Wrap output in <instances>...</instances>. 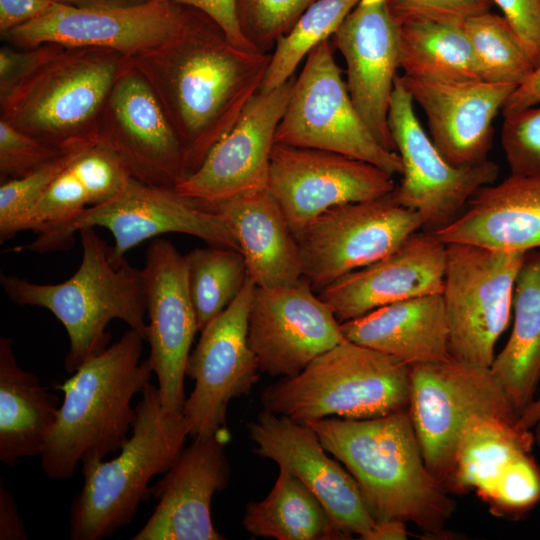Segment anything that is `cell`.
Returning a JSON list of instances; mask_svg holds the SVG:
<instances>
[{"instance_id": "obj_48", "label": "cell", "mask_w": 540, "mask_h": 540, "mask_svg": "<svg viewBox=\"0 0 540 540\" xmlns=\"http://www.w3.org/2000/svg\"><path fill=\"white\" fill-rule=\"evenodd\" d=\"M24 521L13 495L0 485V540H26Z\"/></svg>"}, {"instance_id": "obj_27", "label": "cell", "mask_w": 540, "mask_h": 540, "mask_svg": "<svg viewBox=\"0 0 540 540\" xmlns=\"http://www.w3.org/2000/svg\"><path fill=\"white\" fill-rule=\"evenodd\" d=\"M434 233L445 244L540 249V177L510 174L482 187L452 223Z\"/></svg>"}, {"instance_id": "obj_34", "label": "cell", "mask_w": 540, "mask_h": 540, "mask_svg": "<svg viewBox=\"0 0 540 540\" xmlns=\"http://www.w3.org/2000/svg\"><path fill=\"white\" fill-rule=\"evenodd\" d=\"M191 298L199 331L238 296L248 278L243 254L233 248L209 246L185 255Z\"/></svg>"}, {"instance_id": "obj_28", "label": "cell", "mask_w": 540, "mask_h": 540, "mask_svg": "<svg viewBox=\"0 0 540 540\" xmlns=\"http://www.w3.org/2000/svg\"><path fill=\"white\" fill-rule=\"evenodd\" d=\"M346 340L409 366L451 359L441 293L398 301L341 323Z\"/></svg>"}, {"instance_id": "obj_35", "label": "cell", "mask_w": 540, "mask_h": 540, "mask_svg": "<svg viewBox=\"0 0 540 540\" xmlns=\"http://www.w3.org/2000/svg\"><path fill=\"white\" fill-rule=\"evenodd\" d=\"M463 28L482 81L523 84L535 66L505 18L490 10L468 18Z\"/></svg>"}, {"instance_id": "obj_40", "label": "cell", "mask_w": 540, "mask_h": 540, "mask_svg": "<svg viewBox=\"0 0 540 540\" xmlns=\"http://www.w3.org/2000/svg\"><path fill=\"white\" fill-rule=\"evenodd\" d=\"M500 141L511 175L540 177V107L505 116Z\"/></svg>"}, {"instance_id": "obj_18", "label": "cell", "mask_w": 540, "mask_h": 540, "mask_svg": "<svg viewBox=\"0 0 540 540\" xmlns=\"http://www.w3.org/2000/svg\"><path fill=\"white\" fill-rule=\"evenodd\" d=\"M142 277L148 317L146 341L150 345L147 359L157 376L164 410L183 413L186 365L199 331L185 255L166 239H152Z\"/></svg>"}, {"instance_id": "obj_39", "label": "cell", "mask_w": 540, "mask_h": 540, "mask_svg": "<svg viewBox=\"0 0 540 540\" xmlns=\"http://www.w3.org/2000/svg\"><path fill=\"white\" fill-rule=\"evenodd\" d=\"M71 158L28 213L22 224V231L40 233L72 219L84 209L94 205L87 183L72 166Z\"/></svg>"}, {"instance_id": "obj_20", "label": "cell", "mask_w": 540, "mask_h": 540, "mask_svg": "<svg viewBox=\"0 0 540 540\" xmlns=\"http://www.w3.org/2000/svg\"><path fill=\"white\" fill-rule=\"evenodd\" d=\"M294 79L272 90L259 91L202 164L175 189L200 203H214L267 188L275 134Z\"/></svg>"}, {"instance_id": "obj_3", "label": "cell", "mask_w": 540, "mask_h": 540, "mask_svg": "<svg viewBox=\"0 0 540 540\" xmlns=\"http://www.w3.org/2000/svg\"><path fill=\"white\" fill-rule=\"evenodd\" d=\"M145 339L134 329L80 366L57 388L64 398L41 452L52 480L72 477L78 463L120 450L136 420L131 402L153 373L141 360Z\"/></svg>"}, {"instance_id": "obj_12", "label": "cell", "mask_w": 540, "mask_h": 540, "mask_svg": "<svg viewBox=\"0 0 540 540\" xmlns=\"http://www.w3.org/2000/svg\"><path fill=\"white\" fill-rule=\"evenodd\" d=\"M423 230L419 213L391 194L330 208L297 238L302 276L318 293L342 276L372 264Z\"/></svg>"}, {"instance_id": "obj_46", "label": "cell", "mask_w": 540, "mask_h": 540, "mask_svg": "<svg viewBox=\"0 0 540 540\" xmlns=\"http://www.w3.org/2000/svg\"><path fill=\"white\" fill-rule=\"evenodd\" d=\"M174 1L204 13L223 30L228 39L236 46L246 50H255L240 28L236 12V0Z\"/></svg>"}, {"instance_id": "obj_7", "label": "cell", "mask_w": 540, "mask_h": 540, "mask_svg": "<svg viewBox=\"0 0 540 540\" xmlns=\"http://www.w3.org/2000/svg\"><path fill=\"white\" fill-rule=\"evenodd\" d=\"M410 366L348 340L281 378L261 395L265 410L296 422L370 419L408 409Z\"/></svg>"}, {"instance_id": "obj_43", "label": "cell", "mask_w": 540, "mask_h": 540, "mask_svg": "<svg viewBox=\"0 0 540 540\" xmlns=\"http://www.w3.org/2000/svg\"><path fill=\"white\" fill-rule=\"evenodd\" d=\"M394 19L412 22L464 23L490 10L491 0H387Z\"/></svg>"}, {"instance_id": "obj_52", "label": "cell", "mask_w": 540, "mask_h": 540, "mask_svg": "<svg viewBox=\"0 0 540 540\" xmlns=\"http://www.w3.org/2000/svg\"><path fill=\"white\" fill-rule=\"evenodd\" d=\"M57 2L73 6H113V5H131L148 0H55Z\"/></svg>"}, {"instance_id": "obj_36", "label": "cell", "mask_w": 540, "mask_h": 540, "mask_svg": "<svg viewBox=\"0 0 540 540\" xmlns=\"http://www.w3.org/2000/svg\"><path fill=\"white\" fill-rule=\"evenodd\" d=\"M360 0H316L291 30L278 39L261 92L277 88L294 76L299 64L320 43L329 40Z\"/></svg>"}, {"instance_id": "obj_1", "label": "cell", "mask_w": 540, "mask_h": 540, "mask_svg": "<svg viewBox=\"0 0 540 540\" xmlns=\"http://www.w3.org/2000/svg\"><path fill=\"white\" fill-rule=\"evenodd\" d=\"M132 59L179 139L189 175L260 91L271 53L236 46L195 9L176 39Z\"/></svg>"}, {"instance_id": "obj_24", "label": "cell", "mask_w": 540, "mask_h": 540, "mask_svg": "<svg viewBox=\"0 0 540 540\" xmlns=\"http://www.w3.org/2000/svg\"><path fill=\"white\" fill-rule=\"evenodd\" d=\"M446 248L434 232L419 230L391 254L342 276L318 295L344 323L398 301L442 293Z\"/></svg>"}, {"instance_id": "obj_8", "label": "cell", "mask_w": 540, "mask_h": 540, "mask_svg": "<svg viewBox=\"0 0 540 540\" xmlns=\"http://www.w3.org/2000/svg\"><path fill=\"white\" fill-rule=\"evenodd\" d=\"M95 227L112 233L115 243L110 246L109 254L117 266L126 260L125 254L130 249L166 233H182L211 246L239 250L223 220L199 202L183 196L175 188L146 184L132 177L112 199L38 233L35 240L14 251L41 254L67 248L76 232Z\"/></svg>"}, {"instance_id": "obj_33", "label": "cell", "mask_w": 540, "mask_h": 540, "mask_svg": "<svg viewBox=\"0 0 540 540\" xmlns=\"http://www.w3.org/2000/svg\"><path fill=\"white\" fill-rule=\"evenodd\" d=\"M399 64L403 76L415 79L438 82L481 80L463 23L401 24Z\"/></svg>"}, {"instance_id": "obj_50", "label": "cell", "mask_w": 540, "mask_h": 540, "mask_svg": "<svg viewBox=\"0 0 540 540\" xmlns=\"http://www.w3.org/2000/svg\"><path fill=\"white\" fill-rule=\"evenodd\" d=\"M406 524L399 519L378 520L364 540H405L408 537Z\"/></svg>"}, {"instance_id": "obj_2", "label": "cell", "mask_w": 540, "mask_h": 540, "mask_svg": "<svg viewBox=\"0 0 540 540\" xmlns=\"http://www.w3.org/2000/svg\"><path fill=\"white\" fill-rule=\"evenodd\" d=\"M356 480L376 521L399 519L425 536H449L455 510L428 469L408 409L370 419L328 417L304 422Z\"/></svg>"}, {"instance_id": "obj_25", "label": "cell", "mask_w": 540, "mask_h": 540, "mask_svg": "<svg viewBox=\"0 0 540 540\" xmlns=\"http://www.w3.org/2000/svg\"><path fill=\"white\" fill-rule=\"evenodd\" d=\"M400 77L423 110L429 136L448 163L463 167L488 160L493 121L517 87L482 80L438 82Z\"/></svg>"}, {"instance_id": "obj_16", "label": "cell", "mask_w": 540, "mask_h": 540, "mask_svg": "<svg viewBox=\"0 0 540 540\" xmlns=\"http://www.w3.org/2000/svg\"><path fill=\"white\" fill-rule=\"evenodd\" d=\"M395 187L392 175L343 154L279 143L271 152L267 190L296 238L330 208L383 197Z\"/></svg>"}, {"instance_id": "obj_6", "label": "cell", "mask_w": 540, "mask_h": 540, "mask_svg": "<svg viewBox=\"0 0 540 540\" xmlns=\"http://www.w3.org/2000/svg\"><path fill=\"white\" fill-rule=\"evenodd\" d=\"M131 61L113 50L58 45L0 98V119L66 152L98 135L107 98Z\"/></svg>"}, {"instance_id": "obj_4", "label": "cell", "mask_w": 540, "mask_h": 540, "mask_svg": "<svg viewBox=\"0 0 540 540\" xmlns=\"http://www.w3.org/2000/svg\"><path fill=\"white\" fill-rule=\"evenodd\" d=\"M82 259L76 272L57 284L33 283L1 273L0 283L9 299L20 306L50 311L64 326L69 350L64 360L68 373L102 353L111 339L108 324L119 319L146 341L147 315L142 269L125 260L115 265L110 246L94 228L79 231Z\"/></svg>"}, {"instance_id": "obj_38", "label": "cell", "mask_w": 540, "mask_h": 540, "mask_svg": "<svg viewBox=\"0 0 540 540\" xmlns=\"http://www.w3.org/2000/svg\"><path fill=\"white\" fill-rule=\"evenodd\" d=\"M316 0H236L240 28L257 51L270 53Z\"/></svg>"}, {"instance_id": "obj_49", "label": "cell", "mask_w": 540, "mask_h": 540, "mask_svg": "<svg viewBox=\"0 0 540 540\" xmlns=\"http://www.w3.org/2000/svg\"><path fill=\"white\" fill-rule=\"evenodd\" d=\"M540 104V65L529 78L508 97L501 113L503 117Z\"/></svg>"}, {"instance_id": "obj_29", "label": "cell", "mask_w": 540, "mask_h": 540, "mask_svg": "<svg viewBox=\"0 0 540 540\" xmlns=\"http://www.w3.org/2000/svg\"><path fill=\"white\" fill-rule=\"evenodd\" d=\"M59 397L17 363L13 341L0 337V460L14 466L41 455L54 425Z\"/></svg>"}, {"instance_id": "obj_45", "label": "cell", "mask_w": 540, "mask_h": 540, "mask_svg": "<svg viewBox=\"0 0 540 540\" xmlns=\"http://www.w3.org/2000/svg\"><path fill=\"white\" fill-rule=\"evenodd\" d=\"M57 47L58 44L53 43L25 48V50H14L3 46L0 49V98L6 96Z\"/></svg>"}, {"instance_id": "obj_22", "label": "cell", "mask_w": 540, "mask_h": 540, "mask_svg": "<svg viewBox=\"0 0 540 540\" xmlns=\"http://www.w3.org/2000/svg\"><path fill=\"white\" fill-rule=\"evenodd\" d=\"M399 30L387 0H360L330 39L344 58L346 86L356 110L392 151L388 113L400 68Z\"/></svg>"}, {"instance_id": "obj_32", "label": "cell", "mask_w": 540, "mask_h": 540, "mask_svg": "<svg viewBox=\"0 0 540 540\" xmlns=\"http://www.w3.org/2000/svg\"><path fill=\"white\" fill-rule=\"evenodd\" d=\"M532 432L517 423L474 415L464 424L456 447L453 493L477 491L486 502L507 465L519 455L531 452Z\"/></svg>"}, {"instance_id": "obj_13", "label": "cell", "mask_w": 540, "mask_h": 540, "mask_svg": "<svg viewBox=\"0 0 540 540\" xmlns=\"http://www.w3.org/2000/svg\"><path fill=\"white\" fill-rule=\"evenodd\" d=\"M194 14L195 9L174 0L113 6L58 2L47 14L14 28L4 38L21 48L53 43L108 49L135 58L176 39Z\"/></svg>"}, {"instance_id": "obj_11", "label": "cell", "mask_w": 540, "mask_h": 540, "mask_svg": "<svg viewBox=\"0 0 540 540\" xmlns=\"http://www.w3.org/2000/svg\"><path fill=\"white\" fill-rule=\"evenodd\" d=\"M275 143L343 154L392 176L403 171L398 153L375 138L356 110L330 39L305 58L278 124Z\"/></svg>"}, {"instance_id": "obj_41", "label": "cell", "mask_w": 540, "mask_h": 540, "mask_svg": "<svg viewBox=\"0 0 540 540\" xmlns=\"http://www.w3.org/2000/svg\"><path fill=\"white\" fill-rule=\"evenodd\" d=\"M539 501L540 467L530 452H526L503 470L488 503L502 513L520 515Z\"/></svg>"}, {"instance_id": "obj_15", "label": "cell", "mask_w": 540, "mask_h": 540, "mask_svg": "<svg viewBox=\"0 0 540 540\" xmlns=\"http://www.w3.org/2000/svg\"><path fill=\"white\" fill-rule=\"evenodd\" d=\"M254 290L247 278L234 301L201 330L189 355L186 376L195 384L183 414L193 439L228 432L229 402L250 394L258 382L260 368L248 341Z\"/></svg>"}, {"instance_id": "obj_14", "label": "cell", "mask_w": 540, "mask_h": 540, "mask_svg": "<svg viewBox=\"0 0 540 540\" xmlns=\"http://www.w3.org/2000/svg\"><path fill=\"white\" fill-rule=\"evenodd\" d=\"M388 125L403 167L392 196L420 214L423 230L436 232L448 226L478 190L496 182L499 167L489 159L456 167L443 158L419 122L400 76L395 79Z\"/></svg>"}, {"instance_id": "obj_23", "label": "cell", "mask_w": 540, "mask_h": 540, "mask_svg": "<svg viewBox=\"0 0 540 540\" xmlns=\"http://www.w3.org/2000/svg\"><path fill=\"white\" fill-rule=\"evenodd\" d=\"M229 432L194 438L164 477L150 488L158 504L133 540H221L211 518L216 492L230 481L225 452Z\"/></svg>"}, {"instance_id": "obj_30", "label": "cell", "mask_w": 540, "mask_h": 540, "mask_svg": "<svg viewBox=\"0 0 540 540\" xmlns=\"http://www.w3.org/2000/svg\"><path fill=\"white\" fill-rule=\"evenodd\" d=\"M491 371L520 415L540 380V249L526 252L513 297L512 332Z\"/></svg>"}, {"instance_id": "obj_31", "label": "cell", "mask_w": 540, "mask_h": 540, "mask_svg": "<svg viewBox=\"0 0 540 540\" xmlns=\"http://www.w3.org/2000/svg\"><path fill=\"white\" fill-rule=\"evenodd\" d=\"M242 522L250 534L277 540L351 538L317 496L281 468L270 493L263 500L246 505Z\"/></svg>"}, {"instance_id": "obj_17", "label": "cell", "mask_w": 540, "mask_h": 540, "mask_svg": "<svg viewBox=\"0 0 540 540\" xmlns=\"http://www.w3.org/2000/svg\"><path fill=\"white\" fill-rule=\"evenodd\" d=\"M248 341L261 372L288 378L346 338L341 323L302 277L287 286H255Z\"/></svg>"}, {"instance_id": "obj_44", "label": "cell", "mask_w": 540, "mask_h": 540, "mask_svg": "<svg viewBox=\"0 0 540 540\" xmlns=\"http://www.w3.org/2000/svg\"><path fill=\"white\" fill-rule=\"evenodd\" d=\"M491 1L500 8L537 68L540 65V0Z\"/></svg>"}, {"instance_id": "obj_37", "label": "cell", "mask_w": 540, "mask_h": 540, "mask_svg": "<svg viewBox=\"0 0 540 540\" xmlns=\"http://www.w3.org/2000/svg\"><path fill=\"white\" fill-rule=\"evenodd\" d=\"M76 147L25 176L2 182L0 186L1 243L12 239L18 232L22 231V224L26 216L42 197L53 179L67 165Z\"/></svg>"}, {"instance_id": "obj_51", "label": "cell", "mask_w": 540, "mask_h": 540, "mask_svg": "<svg viewBox=\"0 0 540 540\" xmlns=\"http://www.w3.org/2000/svg\"><path fill=\"white\" fill-rule=\"evenodd\" d=\"M517 424L521 429L532 432L535 442L540 445V396L521 412Z\"/></svg>"}, {"instance_id": "obj_19", "label": "cell", "mask_w": 540, "mask_h": 540, "mask_svg": "<svg viewBox=\"0 0 540 540\" xmlns=\"http://www.w3.org/2000/svg\"><path fill=\"white\" fill-rule=\"evenodd\" d=\"M97 133L141 182L175 188L187 176L179 139L133 59L107 98Z\"/></svg>"}, {"instance_id": "obj_21", "label": "cell", "mask_w": 540, "mask_h": 540, "mask_svg": "<svg viewBox=\"0 0 540 540\" xmlns=\"http://www.w3.org/2000/svg\"><path fill=\"white\" fill-rule=\"evenodd\" d=\"M247 428L257 455L297 477L344 531L365 539L376 520L354 477L327 455L313 429L265 409Z\"/></svg>"}, {"instance_id": "obj_26", "label": "cell", "mask_w": 540, "mask_h": 540, "mask_svg": "<svg viewBox=\"0 0 540 540\" xmlns=\"http://www.w3.org/2000/svg\"><path fill=\"white\" fill-rule=\"evenodd\" d=\"M199 204L227 225L256 287L287 286L303 277L298 240L267 188Z\"/></svg>"}, {"instance_id": "obj_47", "label": "cell", "mask_w": 540, "mask_h": 540, "mask_svg": "<svg viewBox=\"0 0 540 540\" xmlns=\"http://www.w3.org/2000/svg\"><path fill=\"white\" fill-rule=\"evenodd\" d=\"M57 3L55 0H0L1 36L47 14Z\"/></svg>"}, {"instance_id": "obj_10", "label": "cell", "mask_w": 540, "mask_h": 540, "mask_svg": "<svg viewBox=\"0 0 540 540\" xmlns=\"http://www.w3.org/2000/svg\"><path fill=\"white\" fill-rule=\"evenodd\" d=\"M408 412L425 463L452 490L460 432L474 415L517 423L519 414L490 368L456 359L410 366Z\"/></svg>"}, {"instance_id": "obj_9", "label": "cell", "mask_w": 540, "mask_h": 540, "mask_svg": "<svg viewBox=\"0 0 540 540\" xmlns=\"http://www.w3.org/2000/svg\"><path fill=\"white\" fill-rule=\"evenodd\" d=\"M442 298L453 359L491 368L495 345L513 312L526 252L465 243L446 244Z\"/></svg>"}, {"instance_id": "obj_42", "label": "cell", "mask_w": 540, "mask_h": 540, "mask_svg": "<svg viewBox=\"0 0 540 540\" xmlns=\"http://www.w3.org/2000/svg\"><path fill=\"white\" fill-rule=\"evenodd\" d=\"M61 154L0 119L1 177L12 179L25 176Z\"/></svg>"}, {"instance_id": "obj_5", "label": "cell", "mask_w": 540, "mask_h": 540, "mask_svg": "<svg viewBox=\"0 0 540 540\" xmlns=\"http://www.w3.org/2000/svg\"><path fill=\"white\" fill-rule=\"evenodd\" d=\"M141 394L132 435L119 455L82 462L83 485L70 509L72 540H101L127 526L151 495V478L165 474L184 449L189 436L184 414L164 410L150 382Z\"/></svg>"}]
</instances>
